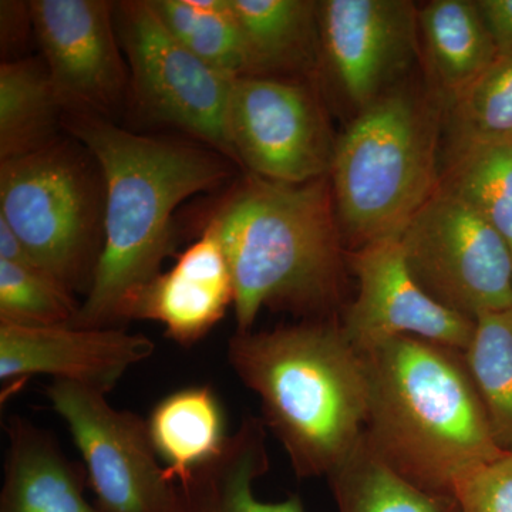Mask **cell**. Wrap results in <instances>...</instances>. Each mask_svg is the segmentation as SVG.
<instances>
[{
  "mask_svg": "<svg viewBox=\"0 0 512 512\" xmlns=\"http://www.w3.org/2000/svg\"><path fill=\"white\" fill-rule=\"evenodd\" d=\"M67 128L99 165L106 197L103 249L70 325L116 328L127 296L160 274L173 252L178 205L220 185L227 168L204 148L138 136L94 114H70Z\"/></svg>",
  "mask_w": 512,
  "mask_h": 512,
  "instance_id": "obj_1",
  "label": "cell"
},
{
  "mask_svg": "<svg viewBox=\"0 0 512 512\" xmlns=\"http://www.w3.org/2000/svg\"><path fill=\"white\" fill-rule=\"evenodd\" d=\"M362 356L363 439L394 473L421 490L453 497L461 478L503 456L463 352L400 336Z\"/></svg>",
  "mask_w": 512,
  "mask_h": 512,
  "instance_id": "obj_2",
  "label": "cell"
},
{
  "mask_svg": "<svg viewBox=\"0 0 512 512\" xmlns=\"http://www.w3.org/2000/svg\"><path fill=\"white\" fill-rule=\"evenodd\" d=\"M210 222L231 269L237 332L264 308L336 319L348 256L329 175L286 184L252 174Z\"/></svg>",
  "mask_w": 512,
  "mask_h": 512,
  "instance_id": "obj_3",
  "label": "cell"
},
{
  "mask_svg": "<svg viewBox=\"0 0 512 512\" xmlns=\"http://www.w3.org/2000/svg\"><path fill=\"white\" fill-rule=\"evenodd\" d=\"M228 360L261 399V419L281 441L296 477L328 478L359 446L366 366L339 319L235 332Z\"/></svg>",
  "mask_w": 512,
  "mask_h": 512,
  "instance_id": "obj_4",
  "label": "cell"
},
{
  "mask_svg": "<svg viewBox=\"0 0 512 512\" xmlns=\"http://www.w3.org/2000/svg\"><path fill=\"white\" fill-rule=\"evenodd\" d=\"M441 114L436 97L397 86L356 113L336 140L329 177L352 251L400 239L439 188Z\"/></svg>",
  "mask_w": 512,
  "mask_h": 512,
  "instance_id": "obj_5",
  "label": "cell"
},
{
  "mask_svg": "<svg viewBox=\"0 0 512 512\" xmlns=\"http://www.w3.org/2000/svg\"><path fill=\"white\" fill-rule=\"evenodd\" d=\"M89 165L74 147L52 143L0 167V218L73 293L89 292L103 249L104 183Z\"/></svg>",
  "mask_w": 512,
  "mask_h": 512,
  "instance_id": "obj_6",
  "label": "cell"
},
{
  "mask_svg": "<svg viewBox=\"0 0 512 512\" xmlns=\"http://www.w3.org/2000/svg\"><path fill=\"white\" fill-rule=\"evenodd\" d=\"M417 284L431 299L476 322L512 308V251L476 210L437 188L399 239Z\"/></svg>",
  "mask_w": 512,
  "mask_h": 512,
  "instance_id": "obj_7",
  "label": "cell"
},
{
  "mask_svg": "<svg viewBox=\"0 0 512 512\" xmlns=\"http://www.w3.org/2000/svg\"><path fill=\"white\" fill-rule=\"evenodd\" d=\"M46 394L82 454L100 512H184L183 494L161 466L147 421L77 384L53 380Z\"/></svg>",
  "mask_w": 512,
  "mask_h": 512,
  "instance_id": "obj_8",
  "label": "cell"
},
{
  "mask_svg": "<svg viewBox=\"0 0 512 512\" xmlns=\"http://www.w3.org/2000/svg\"><path fill=\"white\" fill-rule=\"evenodd\" d=\"M225 130L229 156L266 180L303 184L332 170L336 140L305 84L272 76L232 80Z\"/></svg>",
  "mask_w": 512,
  "mask_h": 512,
  "instance_id": "obj_9",
  "label": "cell"
},
{
  "mask_svg": "<svg viewBox=\"0 0 512 512\" xmlns=\"http://www.w3.org/2000/svg\"><path fill=\"white\" fill-rule=\"evenodd\" d=\"M116 28L143 113L229 156L225 117L234 79L185 49L158 19L150 0L117 5Z\"/></svg>",
  "mask_w": 512,
  "mask_h": 512,
  "instance_id": "obj_10",
  "label": "cell"
},
{
  "mask_svg": "<svg viewBox=\"0 0 512 512\" xmlns=\"http://www.w3.org/2000/svg\"><path fill=\"white\" fill-rule=\"evenodd\" d=\"M319 56L356 113L390 92L420 55L410 0L318 2Z\"/></svg>",
  "mask_w": 512,
  "mask_h": 512,
  "instance_id": "obj_11",
  "label": "cell"
},
{
  "mask_svg": "<svg viewBox=\"0 0 512 512\" xmlns=\"http://www.w3.org/2000/svg\"><path fill=\"white\" fill-rule=\"evenodd\" d=\"M32 28L63 110L110 113L126 92L116 6L106 0H33Z\"/></svg>",
  "mask_w": 512,
  "mask_h": 512,
  "instance_id": "obj_12",
  "label": "cell"
},
{
  "mask_svg": "<svg viewBox=\"0 0 512 512\" xmlns=\"http://www.w3.org/2000/svg\"><path fill=\"white\" fill-rule=\"evenodd\" d=\"M356 276L355 301L340 318L343 332L362 355L387 340L412 336L464 352L473 320L447 311L427 295L410 272L399 239L350 252Z\"/></svg>",
  "mask_w": 512,
  "mask_h": 512,
  "instance_id": "obj_13",
  "label": "cell"
},
{
  "mask_svg": "<svg viewBox=\"0 0 512 512\" xmlns=\"http://www.w3.org/2000/svg\"><path fill=\"white\" fill-rule=\"evenodd\" d=\"M154 350L147 336L120 328L0 322V382L18 389L29 377L46 375L107 394Z\"/></svg>",
  "mask_w": 512,
  "mask_h": 512,
  "instance_id": "obj_14",
  "label": "cell"
},
{
  "mask_svg": "<svg viewBox=\"0 0 512 512\" xmlns=\"http://www.w3.org/2000/svg\"><path fill=\"white\" fill-rule=\"evenodd\" d=\"M229 306H234L231 269L217 229L208 222L173 268L127 296L119 323L154 320L164 326L167 338L190 348L225 318Z\"/></svg>",
  "mask_w": 512,
  "mask_h": 512,
  "instance_id": "obj_15",
  "label": "cell"
},
{
  "mask_svg": "<svg viewBox=\"0 0 512 512\" xmlns=\"http://www.w3.org/2000/svg\"><path fill=\"white\" fill-rule=\"evenodd\" d=\"M6 431L0 512H100L84 497L86 470L67 458L49 431L19 416Z\"/></svg>",
  "mask_w": 512,
  "mask_h": 512,
  "instance_id": "obj_16",
  "label": "cell"
},
{
  "mask_svg": "<svg viewBox=\"0 0 512 512\" xmlns=\"http://www.w3.org/2000/svg\"><path fill=\"white\" fill-rule=\"evenodd\" d=\"M419 30L431 90L444 111L500 50L476 0H431L419 8Z\"/></svg>",
  "mask_w": 512,
  "mask_h": 512,
  "instance_id": "obj_17",
  "label": "cell"
},
{
  "mask_svg": "<svg viewBox=\"0 0 512 512\" xmlns=\"http://www.w3.org/2000/svg\"><path fill=\"white\" fill-rule=\"evenodd\" d=\"M268 468L264 420L247 414L221 453L178 485L184 512H305L298 495L278 503L255 497V481Z\"/></svg>",
  "mask_w": 512,
  "mask_h": 512,
  "instance_id": "obj_18",
  "label": "cell"
},
{
  "mask_svg": "<svg viewBox=\"0 0 512 512\" xmlns=\"http://www.w3.org/2000/svg\"><path fill=\"white\" fill-rule=\"evenodd\" d=\"M147 427L167 477L177 485L214 460L229 439L224 406L210 384L165 396Z\"/></svg>",
  "mask_w": 512,
  "mask_h": 512,
  "instance_id": "obj_19",
  "label": "cell"
},
{
  "mask_svg": "<svg viewBox=\"0 0 512 512\" xmlns=\"http://www.w3.org/2000/svg\"><path fill=\"white\" fill-rule=\"evenodd\" d=\"M247 45L249 76L305 70L319 56L318 2L229 0Z\"/></svg>",
  "mask_w": 512,
  "mask_h": 512,
  "instance_id": "obj_20",
  "label": "cell"
},
{
  "mask_svg": "<svg viewBox=\"0 0 512 512\" xmlns=\"http://www.w3.org/2000/svg\"><path fill=\"white\" fill-rule=\"evenodd\" d=\"M63 107L46 64L16 60L0 66V158L28 156L55 143Z\"/></svg>",
  "mask_w": 512,
  "mask_h": 512,
  "instance_id": "obj_21",
  "label": "cell"
},
{
  "mask_svg": "<svg viewBox=\"0 0 512 512\" xmlns=\"http://www.w3.org/2000/svg\"><path fill=\"white\" fill-rule=\"evenodd\" d=\"M328 480L339 512H460L454 497L421 490L394 473L363 437Z\"/></svg>",
  "mask_w": 512,
  "mask_h": 512,
  "instance_id": "obj_22",
  "label": "cell"
},
{
  "mask_svg": "<svg viewBox=\"0 0 512 512\" xmlns=\"http://www.w3.org/2000/svg\"><path fill=\"white\" fill-rule=\"evenodd\" d=\"M150 5L168 32L211 69L229 79L251 74L229 0H150Z\"/></svg>",
  "mask_w": 512,
  "mask_h": 512,
  "instance_id": "obj_23",
  "label": "cell"
},
{
  "mask_svg": "<svg viewBox=\"0 0 512 512\" xmlns=\"http://www.w3.org/2000/svg\"><path fill=\"white\" fill-rule=\"evenodd\" d=\"M443 113L446 160L470 148L512 141V50L498 53Z\"/></svg>",
  "mask_w": 512,
  "mask_h": 512,
  "instance_id": "obj_24",
  "label": "cell"
},
{
  "mask_svg": "<svg viewBox=\"0 0 512 512\" xmlns=\"http://www.w3.org/2000/svg\"><path fill=\"white\" fill-rule=\"evenodd\" d=\"M463 357L495 443L512 453V308L477 318Z\"/></svg>",
  "mask_w": 512,
  "mask_h": 512,
  "instance_id": "obj_25",
  "label": "cell"
},
{
  "mask_svg": "<svg viewBox=\"0 0 512 512\" xmlns=\"http://www.w3.org/2000/svg\"><path fill=\"white\" fill-rule=\"evenodd\" d=\"M446 161L440 190L476 210L512 251V141L470 148Z\"/></svg>",
  "mask_w": 512,
  "mask_h": 512,
  "instance_id": "obj_26",
  "label": "cell"
},
{
  "mask_svg": "<svg viewBox=\"0 0 512 512\" xmlns=\"http://www.w3.org/2000/svg\"><path fill=\"white\" fill-rule=\"evenodd\" d=\"M79 309L73 292L42 268L0 261V322L70 325Z\"/></svg>",
  "mask_w": 512,
  "mask_h": 512,
  "instance_id": "obj_27",
  "label": "cell"
},
{
  "mask_svg": "<svg viewBox=\"0 0 512 512\" xmlns=\"http://www.w3.org/2000/svg\"><path fill=\"white\" fill-rule=\"evenodd\" d=\"M453 497L460 512H512V453L461 478Z\"/></svg>",
  "mask_w": 512,
  "mask_h": 512,
  "instance_id": "obj_28",
  "label": "cell"
},
{
  "mask_svg": "<svg viewBox=\"0 0 512 512\" xmlns=\"http://www.w3.org/2000/svg\"><path fill=\"white\" fill-rule=\"evenodd\" d=\"M500 52L512 50V0H476Z\"/></svg>",
  "mask_w": 512,
  "mask_h": 512,
  "instance_id": "obj_29",
  "label": "cell"
},
{
  "mask_svg": "<svg viewBox=\"0 0 512 512\" xmlns=\"http://www.w3.org/2000/svg\"><path fill=\"white\" fill-rule=\"evenodd\" d=\"M0 261L12 264L37 266L25 244L9 227L8 222L0 218ZM39 268V266H37Z\"/></svg>",
  "mask_w": 512,
  "mask_h": 512,
  "instance_id": "obj_30",
  "label": "cell"
}]
</instances>
